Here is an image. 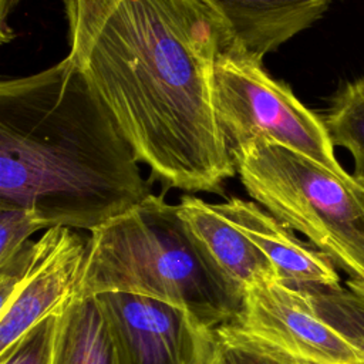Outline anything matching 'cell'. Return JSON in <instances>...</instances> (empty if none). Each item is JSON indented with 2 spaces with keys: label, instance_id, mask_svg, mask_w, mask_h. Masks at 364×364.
Returning <instances> with one entry per match:
<instances>
[{
  "label": "cell",
  "instance_id": "1",
  "mask_svg": "<svg viewBox=\"0 0 364 364\" xmlns=\"http://www.w3.org/2000/svg\"><path fill=\"white\" fill-rule=\"evenodd\" d=\"M230 38L206 0H117L77 63L164 189L223 195L236 175L213 98Z\"/></svg>",
  "mask_w": 364,
  "mask_h": 364
},
{
  "label": "cell",
  "instance_id": "2",
  "mask_svg": "<svg viewBox=\"0 0 364 364\" xmlns=\"http://www.w3.org/2000/svg\"><path fill=\"white\" fill-rule=\"evenodd\" d=\"M138 164L71 57L0 82V208L91 232L152 195Z\"/></svg>",
  "mask_w": 364,
  "mask_h": 364
},
{
  "label": "cell",
  "instance_id": "3",
  "mask_svg": "<svg viewBox=\"0 0 364 364\" xmlns=\"http://www.w3.org/2000/svg\"><path fill=\"white\" fill-rule=\"evenodd\" d=\"M128 293L191 313L208 327L232 321L237 300L210 272L179 213L162 195L90 232L74 297Z\"/></svg>",
  "mask_w": 364,
  "mask_h": 364
},
{
  "label": "cell",
  "instance_id": "4",
  "mask_svg": "<svg viewBox=\"0 0 364 364\" xmlns=\"http://www.w3.org/2000/svg\"><path fill=\"white\" fill-rule=\"evenodd\" d=\"M247 195L307 237L350 279L364 282V188L264 138L230 149Z\"/></svg>",
  "mask_w": 364,
  "mask_h": 364
},
{
  "label": "cell",
  "instance_id": "5",
  "mask_svg": "<svg viewBox=\"0 0 364 364\" xmlns=\"http://www.w3.org/2000/svg\"><path fill=\"white\" fill-rule=\"evenodd\" d=\"M216 117L229 148L264 138L297 151L340 176H351L336 158L323 118L309 109L289 84L273 78L263 60L233 38L213 70Z\"/></svg>",
  "mask_w": 364,
  "mask_h": 364
},
{
  "label": "cell",
  "instance_id": "6",
  "mask_svg": "<svg viewBox=\"0 0 364 364\" xmlns=\"http://www.w3.org/2000/svg\"><path fill=\"white\" fill-rule=\"evenodd\" d=\"M85 249L78 230L54 226L0 264V353L74 297Z\"/></svg>",
  "mask_w": 364,
  "mask_h": 364
},
{
  "label": "cell",
  "instance_id": "7",
  "mask_svg": "<svg viewBox=\"0 0 364 364\" xmlns=\"http://www.w3.org/2000/svg\"><path fill=\"white\" fill-rule=\"evenodd\" d=\"M119 364H208L212 330L186 310L128 293L95 296Z\"/></svg>",
  "mask_w": 364,
  "mask_h": 364
},
{
  "label": "cell",
  "instance_id": "8",
  "mask_svg": "<svg viewBox=\"0 0 364 364\" xmlns=\"http://www.w3.org/2000/svg\"><path fill=\"white\" fill-rule=\"evenodd\" d=\"M233 321L311 364H364V354L316 313L303 290L280 282L247 289Z\"/></svg>",
  "mask_w": 364,
  "mask_h": 364
},
{
  "label": "cell",
  "instance_id": "9",
  "mask_svg": "<svg viewBox=\"0 0 364 364\" xmlns=\"http://www.w3.org/2000/svg\"><path fill=\"white\" fill-rule=\"evenodd\" d=\"M176 206L203 262L237 300L242 301L252 286L279 282L266 256L225 216L218 203L185 193Z\"/></svg>",
  "mask_w": 364,
  "mask_h": 364
},
{
  "label": "cell",
  "instance_id": "10",
  "mask_svg": "<svg viewBox=\"0 0 364 364\" xmlns=\"http://www.w3.org/2000/svg\"><path fill=\"white\" fill-rule=\"evenodd\" d=\"M218 206L266 256L280 283L291 287L340 284L336 264L328 256L310 242L299 239L294 230L255 200L233 196Z\"/></svg>",
  "mask_w": 364,
  "mask_h": 364
},
{
  "label": "cell",
  "instance_id": "11",
  "mask_svg": "<svg viewBox=\"0 0 364 364\" xmlns=\"http://www.w3.org/2000/svg\"><path fill=\"white\" fill-rule=\"evenodd\" d=\"M232 38L257 58L313 26L334 0H206Z\"/></svg>",
  "mask_w": 364,
  "mask_h": 364
},
{
  "label": "cell",
  "instance_id": "12",
  "mask_svg": "<svg viewBox=\"0 0 364 364\" xmlns=\"http://www.w3.org/2000/svg\"><path fill=\"white\" fill-rule=\"evenodd\" d=\"M50 364H119L95 296L73 297L58 310Z\"/></svg>",
  "mask_w": 364,
  "mask_h": 364
},
{
  "label": "cell",
  "instance_id": "13",
  "mask_svg": "<svg viewBox=\"0 0 364 364\" xmlns=\"http://www.w3.org/2000/svg\"><path fill=\"white\" fill-rule=\"evenodd\" d=\"M321 118L333 145L351 154V176L364 188V77L346 82Z\"/></svg>",
  "mask_w": 364,
  "mask_h": 364
},
{
  "label": "cell",
  "instance_id": "14",
  "mask_svg": "<svg viewBox=\"0 0 364 364\" xmlns=\"http://www.w3.org/2000/svg\"><path fill=\"white\" fill-rule=\"evenodd\" d=\"M316 313L354 348L364 354V282L348 279L346 286H304Z\"/></svg>",
  "mask_w": 364,
  "mask_h": 364
},
{
  "label": "cell",
  "instance_id": "15",
  "mask_svg": "<svg viewBox=\"0 0 364 364\" xmlns=\"http://www.w3.org/2000/svg\"><path fill=\"white\" fill-rule=\"evenodd\" d=\"M208 364H311L242 328L233 320L213 327Z\"/></svg>",
  "mask_w": 364,
  "mask_h": 364
},
{
  "label": "cell",
  "instance_id": "16",
  "mask_svg": "<svg viewBox=\"0 0 364 364\" xmlns=\"http://www.w3.org/2000/svg\"><path fill=\"white\" fill-rule=\"evenodd\" d=\"M117 0H63L68 23L70 53L75 63L82 57L97 28Z\"/></svg>",
  "mask_w": 364,
  "mask_h": 364
},
{
  "label": "cell",
  "instance_id": "17",
  "mask_svg": "<svg viewBox=\"0 0 364 364\" xmlns=\"http://www.w3.org/2000/svg\"><path fill=\"white\" fill-rule=\"evenodd\" d=\"M47 230L46 223L33 209L0 208V264L13 259L38 230Z\"/></svg>",
  "mask_w": 364,
  "mask_h": 364
},
{
  "label": "cell",
  "instance_id": "18",
  "mask_svg": "<svg viewBox=\"0 0 364 364\" xmlns=\"http://www.w3.org/2000/svg\"><path fill=\"white\" fill-rule=\"evenodd\" d=\"M57 313L41 320L11 347L0 353V364H50Z\"/></svg>",
  "mask_w": 364,
  "mask_h": 364
},
{
  "label": "cell",
  "instance_id": "19",
  "mask_svg": "<svg viewBox=\"0 0 364 364\" xmlns=\"http://www.w3.org/2000/svg\"><path fill=\"white\" fill-rule=\"evenodd\" d=\"M361 282H363V280H361Z\"/></svg>",
  "mask_w": 364,
  "mask_h": 364
}]
</instances>
